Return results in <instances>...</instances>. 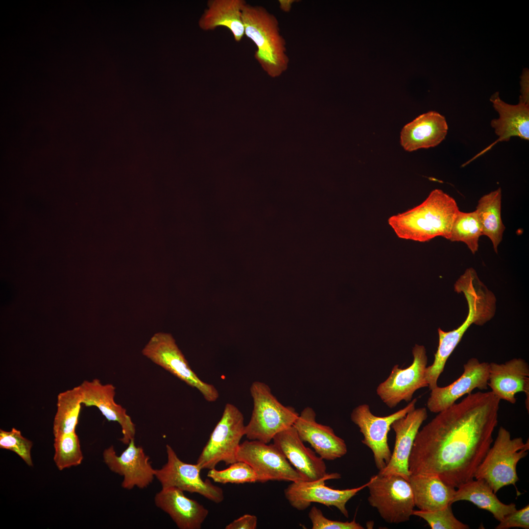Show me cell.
<instances>
[{"instance_id": "35", "label": "cell", "mask_w": 529, "mask_h": 529, "mask_svg": "<svg viewBox=\"0 0 529 529\" xmlns=\"http://www.w3.org/2000/svg\"><path fill=\"white\" fill-rule=\"evenodd\" d=\"M309 517L312 522V529H363L364 528L356 522L355 519L351 522H341L332 520L325 517L320 509L313 506L309 512Z\"/></svg>"}, {"instance_id": "1", "label": "cell", "mask_w": 529, "mask_h": 529, "mask_svg": "<svg viewBox=\"0 0 529 529\" xmlns=\"http://www.w3.org/2000/svg\"><path fill=\"white\" fill-rule=\"evenodd\" d=\"M501 400L471 393L419 430L409 460L411 474H431L457 488L474 479L493 442Z\"/></svg>"}, {"instance_id": "38", "label": "cell", "mask_w": 529, "mask_h": 529, "mask_svg": "<svg viewBox=\"0 0 529 529\" xmlns=\"http://www.w3.org/2000/svg\"><path fill=\"white\" fill-rule=\"evenodd\" d=\"M529 70L524 69L521 76V93L519 101L529 104Z\"/></svg>"}, {"instance_id": "25", "label": "cell", "mask_w": 529, "mask_h": 529, "mask_svg": "<svg viewBox=\"0 0 529 529\" xmlns=\"http://www.w3.org/2000/svg\"><path fill=\"white\" fill-rule=\"evenodd\" d=\"M244 0H209L198 21L203 31H212L223 26L230 30L234 40L240 42L244 35L242 19Z\"/></svg>"}, {"instance_id": "3", "label": "cell", "mask_w": 529, "mask_h": 529, "mask_svg": "<svg viewBox=\"0 0 529 529\" xmlns=\"http://www.w3.org/2000/svg\"><path fill=\"white\" fill-rule=\"evenodd\" d=\"M242 19L244 35L257 48L255 59L269 76L279 77L287 70L289 60L277 19L264 7L246 2L242 8Z\"/></svg>"}, {"instance_id": "2", "label": "cell", "mask_w": 529, "mask_h": 529, "mask_svg": "<svg viewBox=\"0 0 529 529\" xmlns=\"http://www.w3.org/2000/svg\"><path fill=\"white\" fill-rule=\"evenodd\" d=\"M455 200L439 189L432 191L419 205L392 216L388 222L400 238L426 242L436 237L449 240L459 211Z\"/></svg>"}, {"instance_id": "4", "label": "cell", "mask_w": 529, "mask_h": 529, "mask_svg": "<svg viewBox=\"0 0 529 529\" xmlns=\"http://www.w3.org/2000/svg\"><path fill=\"white\" fill-rule=\"evenodd\" d=\"M529 440L521 437L511 438L510 432L501 427L494 443L478 467L476 479L486 481L494 493L510 484L515 486L519 480L516 471L518 462L528 454Z\"/></svg>"}, {"instance_id": "39", "label": "cell", "mask_w": 529, "mask_h": 529, "mask_svg": "<svg viewBox=\"0 0 529 529\" xmlns=\"http://www.w3.org/2000/svg\"><path fill=\"white\" fill-rule=\"evenodd\" d=\"M281 9L285 11H289L293 0H279Z\"/></svg>"}, {"instance_id": "8", "label": "cell", "mask_w": 529, "mask_h": 529, "mask_svg": "<svg viewBox=\"0 0 529 529\" xmlns=\"http://www.w3.org/2000/svg\"><path fill=\"white\" fill-rule=\"evenodd\" d=\"M366 487L369 504L385 522L399 524L409 520L415 505L408 480L398 475L378 473L371 478Z\"/></svg>"}, {"instance_id": "19", "label": "cell", "mask_w": 529, "mask_h": 529, "mask_svg": "<svg viewBox=\"0 0 529 529\" xmlns=\"http://www.w3.org/2000/svg\"><path fill=\"white\" fill-rule=\"evenodd\" d=\"M82 404L96 407L108 421L118 422L122 437L120 440L128 444L134 439L136 428L126 409L114 400L115 387L112 384H103L97 379L84 381L78 385Z\"/></svg>"}, {"instance_id": "31", "label": "cell", "mask_w": 529, "mask_h": 529, "mask_svg": "<svg viewBox=\"0 0 529 529\" xmlns=\"http://www.w3.org/2000/svg\"><path fill=\"white\" fill-rule=\"evenodd\" d=\"M53 459L59 470L80 464L83 455L80 441L75 432L54 436Z\"/></svg>"}, {"instance_id": "24", "label": "cell", "mask_w": 529, "mask_h": 529, "mask_svg": "<svg viewBox=\"0 0 529 529\" xmlns=\"http://www.w3.org/2000/svg\"><path fill=\"white\" fill-rule=\"evenodd\" d=\"M490 101L499 114L498 119L491 121L499 138L485 151L499 142L508 141L511 137L529 140V104L520 101L516 105L507 104L501 100L498 92L491 96Z\"/></svg>"}, {"instance_id": "16", "label": "cell", "mask_w": 529, "mask_h": 529, "mask_svg": "<svg viewBox=\"0 0 529 529\" xmlns=\"http://www.w3.org/2000/svg\"><path fill=\"white\" fill-rule=\"evenodd\" d=\"M290 464L307 481L338 479L337 473H327L324 459L306 447L292 426L277 433L272 439Z\"/></svg>"}, {"instance_id": "11", "label": "cell", "mask_w": 529, "mask_h": 529, "mask_svg": "<svg viewBox=\"0 0 529 529\" xmlns=\"http://www.w3.org/2000/svg\"><path fill=\"white\" fill-rule=\"evenodd\" d=\"M237 459L247 463L253 469L258 482L306 481L273 443L245 440L240 444Z\"/></svg>"}, {"instance_id": "26", "label": "cell", "mask_w": 529, "mask_h": 529, "mask_svg": "<svg viewBox=\"0 0 529 529\" xmlns=\"http://www.w3.org/2000/svg\"><path fill=\"white\" fill-rule=\"evenodd\" d=\"M415 506L420 510L433 511L452 504L455 488L431 474H411L408 480Z\"/></svg>"}, {"instance_id": "6", "label": "cell", "mask_w": 529, "mask_h": 529, "mask_svg": "<svg viewBox=\"0 0 529 529\" xmlns=\"http://www.w3.org/2000/svg\"><path fill=\"white\" fill-rule=\"evenodd\" d=\"M455 290L462 292L468 306V315L456 329L449 332L438 328L439 343L448 353H452L467 329L473 323L482 325L494 316L496 298L480 281L472 268L466 269L455 284Z\"/></svg>"}, {"instance_id": "17", "label": "cell", "mask_w": 529, "mask_h": 529, "mask_svg": "<svg viewBox=\"0 0 529 529\" xmlns=\"http://www.w3.org/2000/svg\"><path fill=\"white\" fill-rule=\"evenodd\" d=\"M128 447L118 456L114 446L106 449L103 453L105 464L112 472L123 477L122 487L131 489L135 486L144 488L149 485L155 477L154 469L142 447L135 444L131 439Z\"/></svg>"}, {"instance_id": "34", "label": "cell", "mask_w": 529, "mask_h": 529, "mask_svg": "<svg viewBox=\"0 0 529 529\" xmlns=\"http://www.w3.org/2000/svg\"><path fill=\"white\" fill-rule=\"evenodd\" d=\"M32 445L30 440L15 428L10 431L0 430V448L14 452L29 466H33L31 456Z\"/></svg>"}, {"instance_id": "22", "label": "cell", "mask_w": 529, "mask_h": 529, "mask_svg": "<svg viewBox=\"0 0 529 529\" xmlns=\"http://www.w3.org/2000/svg\"><path fill=\"white\" fill-rule=\"evenodd\" d=\"M154 502L180 529H200L209 513L203 505L173 487H162L156 494Z\"/></svg>"}, {"instance_id": "20", "label": "cell", "mask_w": 529, "mask_h": 529, "mask_svg": "<svg viewBox=\"0 0 529 529\" xmlns=\"http://www.w3.org/2000/svg\"><path fill=\"white\" fill-rule=\"evenodd\" d=\"M311 407L305 408L293 425L300 439L308 442L324 460H334L347 452L345 441L337 436L330 426L318 423Z\"/></svg>"}, {"instance_id": "23", "label": "cell", "mask_w": 529, "mask_h": 529, "mask_svg": "<svg viewBox=\"0 0 529 529\" xmlns=\"http://www.w3.org/2000/svg\"><path fill=\"white\" fill-rule=\"evenodd\" d=\"M448 129L444 117L436 112H428L404 126L400 143L408 151L434 147L444 140Z\"/></svg>"}, {"instance_id": "13", "label": "cell", "mask_w": 529, "mask_h": 529, "mask_svg": "<svg viewBox=\"0 0 529 529\" xmlns=\"http://www.w3.org/2000/svg\"><path fill=\"white\" fill-rule=\"evenodd\" d=\"M167 462L160 469H155V477L162 487H173L183 491L197 493L219 504L224 498L223 490L209 480H203L197 463L182 461L169 445H166Z\"/></svg>"}, {"instance_id": "29", "label": "cell", "mask_w": 529, "mask_h": 529, "mask_svg": "<svg viewBox=\"0 0 529 529\" xmlns=\"http://www.w3.org/2000/svg\"><path fill=\"white\" fill-rule=\"evenodd\" d=\"M81 405L78 386L58 394L53 423L54 436L75 432Z\"/></svg>"}, {"instance_id": "32", "label": "cell", "mask_w": 529, "mask_h": 529, "mask_svg": "<svg viewBox=\"0 0 529 529\" xmlns=\"http://www.w3.org/2000/svg\"><path fill=\"white\" fill-rule=\"evenodd\" d=\"M207 477L214 482L223 484L258 482V477L255 471L249 464L242 461H237L224 470L210 469Z\"/></svg>"}, {"instance_id": "10", "label": "cell", "mask_w": 529, "mask_h": 529, "mask_svg": "<svg viewBox=\"0 0 529 529\" xmlns=\"http://www.w3.org/2000/svg\"><path fill=\"white\" fill-rule=\"evenodd\" d=\"M417 401V399L414 398L404 408L383 417L374 415L367 404L360 405L353 410L351 419L363 434L361 442L372 451L376 466L379 471L386 466L391 456L387 435L392 424L414 409Z\"/></svg>"}, {"instance_id": "18", "label": "cell", "mask_w": 529, "mask_h": 529, "mask_svg": "<svg viewBox=\"0 0 529 529\" xmlns=\"http://www.w3.org/2000/svg\"><path fill=\"white\" fill-rule=\"evenodd\" d=\"M428 417L426 408L415 409L394 421L391 426L395 433L394 448L386 466L379 474L398 475L407 480L411 475L409 460L416 436Z\"/></svg>"}, {"instance_id": "5", "label": "cell", "mask_w": 529, "mask_h": 529, "mask_svg": "<svg viewBox=\"0 0 529 529\" xmlns=\"http://www.w3.org/2000/svg\"><path fill=\"white\" fill-rule=\"evenodd\" d=\"M250 392L253 408L245 427V436L249 440L269 443L277 433L293 426L299 414L294 408L282 404L267 385L255 381Z\"/></svg>"}, {"instance_id": "30", "label": "cell", "mask_w": 529, "mask_h": 529, "mask_svg": "<svg viewBox=\"0 0 529 529\" xmlns=\"http://www.w3.org/2000/svg\"><path fill=\"white\" fill-rule=\"evenodd\" d=\"M481 235L482 228L476 211L465 213L459 211L453 222L449 240L465 243L474 254L478 251L479 240Z\"/></svg>"}, {"instance_id": "36", "label": "cell", "mask_w": 529, "mask_h": 529, "mask_svg": "<svg viewBox=\"0 0 529 529\" xmlns=\"http://www.w3.org/2000/svg\"><path fill=\"white\" fill-rule=\"evenodd\" d=\"M511 528L529 529V505L510 513L506 515L496 527V529H507Z\"/></svg>"}, {"instance_id": "37", "label": "cell", "mask_w": 529, "mask_h": 529, "mask_svg": "<svg viewBox=\"0 0 529 529\" xmlns=\"http://www.w3.org/2000/svg\"><path fill=\"white\" fill-rule=\"evenodd\" d=\"M257 517L254 515L244 514L228 524L226 529H256Z\"/></svg>"}, {"instance_id": "12", "label": "cell", "mask_w": 529, "mask_h": 529, "mask_svg": "<svg viewBox=\"0 0 529 529\" xmlns=\"http://www.w3.org/2000/svg\"><path fill=\"white\" fill-rule=\"evenodd\" d=\"M412 354L413 361L409 366L402 369L395 365L389 377L377 388V395L390 408L403 400L409 402L417 390L428 386L425 378L428 359L425 347L416 344Z\"/></svg>"}, {"instance_id": "28", "label": "cell", "mask_w": 529, "mask_h": 529, "mask_svg": "<svg viewBox=\"0 0 529 529\" xmlns=\"http://www.w3.org/2000/svg\"><path fill=\"white\" fill-rule=\"evenodd\" d=\"M502 191L500 188L483 195L475 210L480 222L482 235L489 238L494 251L502 239L505 227L501 218Z\"/></svg>"}, {"instance_id": "33", "label": "cell", "mask_w": 529, "mask_h": 529, "mask_svg": "<svg viewBox=\"0 0 529 529\" xmlns=\"http://www.w3.org/2000/svg\"><path fill=\"white\" fill-rule=\"evenodd\" d=\"M452 505L433 511L422 510L413 511L415 515L426 521L432 529H468L469 527L457 520L454 516Z\"/></svg>"}, {"instance_id": "7", "label": "cell", "mask_w": 529, "mask_h": 529, "mask_svg": "<svg viewBox=\"0 0 529 529\" xmlns=\"http://www.w3.org/2000/svg\"><path fill=\"white\" fill-rule=\"evenodd\" d=\"M245 425L242 412L235 405L226 404L222 415L196 463L201 469L215 468L220 462L230 465L238 461L240 441L245 435Z\"/></svg>"}, {"instance_id": "27", "label": "cell", "mask_w": 529, "mask_h": 529, "mask_svg": "<svg viewBox=\"0 0 529 529\" xmlns=\"http://www.w3.org/2000/svg\"><path fill=\"white\" fill-rule=\"evenodd\" d=\"M457 488L452 504L459 501L470 502L478 507L491 512L499 522L517 509L514 503L507 505L501 502L490 485L483 480L473 479Z\"/></svg>"}, {"instance_id": "9", "label": "cell", "mask_w": 529, "mask_h": 529, "mask_svg": "<svg viewBox=\"0 0 529 529\" xmlns=\"http://www.w3.org/2000/svg\"><path fill=\"white\" fill-rule=\"evenodd\" d=\"M144 356L188 385L197 389L208 402H215L219 393L213 385L201 380L190 367L172 336L154 334L142 350Z\"/></svg>"}, {"instance_id": "15", "label": "cell", "mask_w": 529, "mask_h": 529, "mask_svg": "<svg viewBox=\"0 0 529 529\" xmlns=\"http://www.w3.org/2000/svg\"><path fill=\"white\" fill-rule=\"evenodd\" d=\"M489 363L481 362L471 358L463 365L462 375L452 384L444 386H437L431 390L427 407L433 413H438L450 407L459 398L469 394L475 389L483 390L488 388Z\"/></svg>"}, {"instance_id": "21", "label": "cell", "mask_w": 529, "mask_h": 529, "mask_svg": "<svg viewBox=\"0 0 529 529\" xmlns=\"http://www.w3.org/2000/svg\"><path fill=\"white\" fill-rule=\"evenodd\" d=\"M488 386L500 400L511 404L516 402L515 395L525 393V404L529 408V366L521 358H514L504 363H489Z\"/></svg>"}, {"instance_id": "14", "label": "cell", "mask_w": 529, "mask_h": 529, "mask_svg": "<svg viewBox=\"0 0 529 529\" xmlns=\"http://www.w3.org/2000/svg\"><path fill=\"white\" fill-rule=\"evenodd\" d=\"M326 481L322 479L316 481L291 482L284 490L285 496L290 505L297 510H305L312 503H317L328 507L334 506L348 518L347 503L359 491L366 487L368 482L358 487L339 490L326 486Z\"/></svg>"}]
</instances>
